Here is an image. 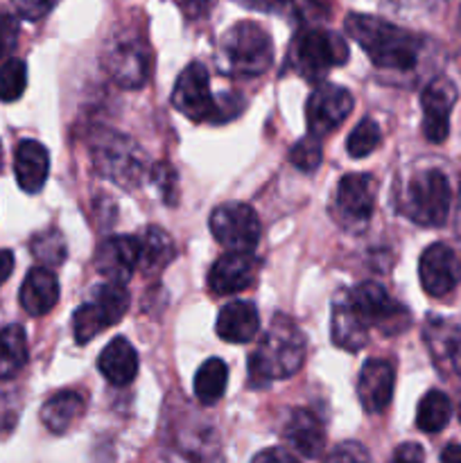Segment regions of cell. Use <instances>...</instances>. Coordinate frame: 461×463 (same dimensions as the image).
<instances>
[{
    "label": "cell",
    "mask_w": 461,
    "mask_h": 463,
    "mask_svg": "<svg viewBox=\"0 0 461 463\" xmlns=\"http://www.w3.org/2000/svg\"><path fill=\"white\" fill-rule=\"evenodd\" d=\"M86 402L77 392H59L41 407V423L52 434H63L81 419Z\"/></svg>",
    "instance_id": "cell-26"
},
{
    "label": "cell",
    "mask_w": 461,
    "mask_h": 463,
    "mask_svg": "<svg viewBox=\"0 0 461 463\" xmlns=\"http://www.w3.org/2000/svg\"><path fill=\"white\" fill-rule=\"evenodd\" d=\"M211 233L233 253H251L260 240V220L247 203L226 202L211 213Z\"/></svg>",
    "instance_id": "cell-12"
},
{
    "label": "cell",
    "mask_w": 461,
    "mask_h": 463,
    "mask_svg": "<svg viewBox=\"0 0 461 463\" xmlns=\"http://www.w3.org/2000/svg\"><path fill=\"white\" fill-rule=\"evenodd\" d=\"M346 32L360 43L366 57L387 71H411L419 61L420 39L409 30L369 14H348Z\"/></svg>",
    "instance_id": "cell-2"
},
{
    "label": "cell",
    "mask_w": 461,
    "mask_h": 463,
    "mask_svg": "<svg viewBox=\"0 0 461 463\" xmlns=\"http://www.w3.org/2000/svg\"><path fill=\"white\" fill-rule=\"evenodd\" d=\"M348 61V45L334 32L324 27H310L298 32L289 48V66L306 80H319L330 68Z\"/></svg>",
    "instance_id": "cell-6"
},
{
    "label": "cell",
    "mask_w": 461,
    "mask_h": 463,
    "mask_svg": "<svg viewBox=\"0 0 461 463\" xmlns=\"http://www.w3.org/2000/svg\"><path fill=\"white\" fill-rule=\"evenodd\" d=\"M325 463H371L369 452L364 446L355 441H343L339 443L330 455L325 457Z\"/></svg>",
    "instance_id": "cell-35"
},
{
    "label": "cell",
    "mask_w": 461,
    "mask_h": 463,
    "mask_svg": "<svg viewBox=\"0 0 461 463\" xmlns=\"http://www.w3.org/2000/svg\"><path fill=\"white\" fill-rule=\"evenodd\" d=\"M30 251L36 258V262H39V267H45V269H54V267L63 265L68 256L66 240H63V235L57 229L36 233L30 242Z\"/></svg>",
    "instance_id": "cell-31"
},
{
    "label": "cell",
    "mask_w": 461,
    "mask_h": 463,
    "mask_svg": "<svg viewBox=\"0 0 461 463\" xmlns=\"http://www.w3.org/2000/svg\"><path fill=\"white\" fill-rule=\"evenodd\" d=\"M353 111V95L343 86L321 84L307 98L306 120L307 131L315 138H324L337 129Z\"/></svg>",
    "instance_id": "cell-13"
},
{
    "label": "cell",
    "mask_w": 461,
    "mask_h": 463,
    "mask_svg": "<svg viewBox=\"0 0 461 463\" xmlns=\"http://www.w3.org/2000/svg\"><path fill=\"white\" fill-rule=\"evenodd\" d=\"M450 398L443 392H438V389H432V392H428L420 398L419 410H416V425H419L420 432L438 434L450 423Z\"/></svg>",
    "instance_id": "cell-30"
},
{
    "label": "cell",
    "mask_w": 461,
    "mask_h": 463,
    "mask_svg": "<svg viewBox=\"0 0 461 463\" xmlns=\"http://www.w3.org/2000/svg\"><path fill=\"white\" fill-rule=\"evenodd\" d=\"M140 265L138 235H113L95 251V267L108 283L125 285Z\"/></svg>",
    "instance_id": "cell-16"
},
{
    "label": "cell",
    "mask_w": 461,
    "mask_h": 463,
    "mask_svg": "<svg viewBox=\"0 0 461 463\" xmlns=\"http://www.w3.org/2000/svg\"><path fill=\"white\" fill-rule=\"evenodd\" d=\"M27 86V66L23 59H7L0 66V99L16 102Z\"/></svg>",
    "instance_id": "cell-33"
},
{
    "label": "cell",
    "mask_w": 461,
    "mask_h": 463,
    "mask_svg": "<svg viewBox=\"0 0 461 463\" xmlns=\"http://www.w3.org/2000/svg\"><path fill=\"white\" fill-rule=\"evenodd\" d=\"M54 3L57 0H12L16 14L25 18V21H39V18H43L54 7Z\"/></svg>",
    "instance_id": "cell-37"
},
{
    "label": "cell",
    "mask_w": 461,
    "mask_h": 463,
    "mask_svg": "<svg viewBox=\"0 0 461 463\" xmlns=\"http://www.w3.org/2000/svg\"><path fill=\"white\" fill-rule=\"evenodd\" d=\"M258 260L253 253H233L226 251L224 256L212 262L208 271V289L220 297L242 292L256 280Z\"/></svg>",
    "instance_id": "cell-17"
},
{
    "label": "cell",
    "mask_w": 461,
    "mask_h": 463,
    "mask_svg": "<svg viewBox=\"0 0 461 463\" xmlns=\"http://www.w3.org/2000/svg\"><path fill=\"white\" fill-rule=\"evenodd\" d=\"M14 172L16 181L25 193L34 194L48 181L50 154L39 140H21L14 152Z\"/></svg>",
    "instance_id": "cell-22"
},
{
    "label": "cell",
    "mask_w": 461,
    "mask_h": 463,
    "mask_svg": "<svg viewBox=\"0 0 461 463\" xmlns=\"http://www.w3.org/2000/svg\"><path fill=\"white\" fill-rule=\"evenodd\" d=\"M396 371L389 360H366L357 378V396L369 414H382L393 398Z\"/></svg>",
    "instance_id": "cell-18"
},
{
    "label": "cell",
    "mask_w": 461,
    "mask_h": 463,
    "mask_svg": "<svg viewBox=\"0 0 461 463\" xmlns=\"http://www.w3.org/2000/svg\"><path fill=\"white\" fill-rule=\"evenodd\" d=\"M27 364V337L21 326L0 328V380L16 378Z\"/></svg>",
    "instance_id": "cell-28"
},
{
    "label": "cell",
    "mask_w": 461,
    "mask_h": 463,
    "mask_svg": "<svg viewBox=\"0 0 461 463\" xmlns=\"http://www.w3.org/2000/svg\"><path fill=\"white\" fill-rule=\"evenodd\" d=\"M211 3L212 0H181V5H183L190 14H194V16H199V14L206 12L208 5Z\"/></svg>",
    "instance_id": "cell-42"
},
{
    "label": "cell",
    "mask_w": 461,
    "mask_h": 463,
    "mask_svg": "<svg viewBox=\"0 0 461 463\" xmlns=\"http://www.w3.org/2000/svg\"><path fill=\"white\" fill-rule=\"evenodd\" d=\"M170 463H224L220 439L211 428H190L174 434L167 448Z\"/></svg>",
    "instance_id": "cell-19"
},
{
    "label": "cell",
    "mask_w": 461,
    "mask_h": 463,
    "mask_svg": "<svg viewBox=\"0 0 461 463\" xmlns=\"http://www.w3.org/2000/svg\"><path fill=\"white\" fill-rule=\"evenodd\" d=\"M14 271V253L9 249H0V285L12 276Z\"/></svg>",
    "instance_id": "cell-40"
},
{
    "label": "cell",
    "mask_w": 461,
    "mask_h": 463,
    "mask_svg": "<svg viewBox=\"0 0 461 463\" xmlns=\"http://www.w3.org/2000/svg\"><path fill=\"white\" fill-rule=\"evenodd\" d=\"M260 317L253 303L230 301L217 315V335L230 344H249L258 335Z\"/></svg>",
    "instance_id": "cell-24"
},
{
    "label": "cell",
    "mask_w": 461,
    "mask_h": 463,
    "mask_svg": "<svg viewBox=\"0 0 461 463\" xmlns=\"http://www.w3.org/2000/svg\"><path fill=\"white\" fill-rule=\"evenodd\" d=\"M226 383H229V366L220 357H208L202 366H199L197 375H194V396L202 405H215L226 392Z\"/></svg>",
    "instance_id": "cell-29"
},
{
    "label": "cell",
    "mask_w": 461,
    "mask_h": 463,
    "mask_svg": "<svg viewBox=\"0 0 461 463\" xmlns=\"http://www.w3.org/2000/svg\"><path fill=\"white\" fill-rule=\"evenodd\" d=\"M450 181L437 167L416 170L398 190V208L419 226H443L450 215Z\"/></svg>",
    "instance_id": "cell-4"
},
{
    "label": "cell",
    "mask_w": 461,
    "mask_h": 463,
    "mask_svg": "<svg viewBox=\"0 0 461 463\" xmlns=\"http://www.w3.org/2000/svg\"><path fill=\"white\" fill-rule=\"evenodd\" d=\"M456 215H459V224H456V229H459V238H461V193H459V213H456Z\"/></svg>",
    "instance_id": "cell-43"
},
{
    "label": "cell",
    "mask_w": 461,
    "mask_h": 463,
    "mask_svg": "<svg viewBox=\"0 0 461 463\" xmlns=\"http://www.w3.org/2000/svg\"><path fill=\"white\" fill-rule=\"evenodd\" d=\"M321 156H324V149H321L319 138L315 136H306V138L298 140L296 145L289 152V158H292L294 167L303 172H315L319 167Z\"/></svg>",
    "instance_id": "cell-34"
},
{
    "label": "cell",
    "mask_w": 461,
    "mask_h": 463,
    "mask_svg": "<svg viewBox=\"0 0 461 463\" xmlns=\"http://www.w3.org/2000/svg\"><path fill=\"white\" fill-rule=\"evenodd\" d=\"M456 86L447 77H437L420 93L423 107V136L434 145H441L450 134V113L456 104Z\"/></svg>",
    "instance_id": "cell-14"
},
{
    "label": "cell",
    "mask_w": 461,
    "mask_h": 463,
    "mask_svg": "<svg viewBox=\"0 0 461 463\" xmlns=\"http://www.w3.org/2000/svg\"><path fill=\"white\" fill-rule=\"evenodd\" d=\"M420 285L434 298L447 297L461 280V262L455 249L443 242L429 244L419 262Z\"/></svg>",
    "instance_id": "cell-15"
},
{
    "label": "cell",
    "mask_w": 461,
    "mask_h": 463,
    "mask_svg": "<svg viewBox=\"0 0 461 463\" xmlns=\"http://www.w3.org/2000/svg\"><path fill=\"white\" fill-rule=\"evenodd\" d=\"M283 437L298 455L316 459L325 448V432L321 420L310 410H292L285 420Z\"/></svg>",
    "instance_id": "cell-21"
},
{
    "label": "cell",
    "mask_w": 461,
    "mask_h": 463,
    "mask_svg": "<svg viewBox=\"0 0 461 463\" xmlns=\"http://www.w3.org/2000/svg\"><path fill=\"white\" fill-rule=\"evenodd\" d=\"M102 63L118 86L134 90L149 80L152 50L140 34H116L104 48Z\"/></svg>",
    "instance_id": "cell-8"
},
{
    "label": "cell",
    "mask_w": 461,
    "mask_h": 463,
    "mask_svg": "<svg viewBox=\"0 0 461 463\" xmlns=\"http://www.w3.org/2000/svg\"><path fill=\"white\" fill-rule=\"evenodd\" d=\"M172 107L193 122H221L224 111L211 93V80L203 63L193 61L181 71L172 90Z\"/></svg>",
    "instance_id": "cell-10"
},
{
    "label": "cell",
    "mask_w": 461,
    "mask_h": 463,
    "mask_svg": "<svg viewBox=\"0 0 461 463\" xmlns=\"http://www.w3.org/2000/svg\"><path fill=\"white\" fill-rule=\"evenodd\" d=\"M306 360V339L289 317L276 315L249 357V384L262 389L274 380L292 378Z\"/></svg>",
    "instance_id": "cell-1"
},
{
    "label": "cell",
    "mask_w": 461,
    "mask_h": 463,
    "mask_svg": "<svg viewBox=\"0 0 461 463\" xmlns=\"http://www.w3.org/2000/svg\"><path fill=\"white\" fill-rule=\"evenodd\" d=\"M441 463H461V446L459 443H450L443 448Z\"/></svg>",
    "instance_id": "cell-41"
},
{
    "label": "cell",
    "mask_w": 461,
    "mask_h": 463,
    "mask_svg": "<svg viewBox=\"0 0 461 463\" xmlns=\"http://www.w3.org/2000/svg\"><path fill=\"white\" fill-rule=\"evenodd\" d=\"M18 298H21L23 310L30 317L48 315L59 301V280L54 271L45 267H34L27 271Z\"/></svg>",
    "instance_id": "cell-23"
},
{
    "label": "cell",
    "mask_w": 461,
    "mask_h": 463,
    "mask_svg": "<svg viewBox=\"0 0 461 463\" xmlns=\"http://www.w3.org/2000/svg\"><path fill=\"white\" fill-rule=\"evenodd\" d=\"M251 463H298V459L283 448H269V450L258 452Z\"/></svg>",
    "instance_id": "cell-39"
},
{
    "label": "cell",
    "mask_w": 461,
    "mask_h": 463,
    "mask_svg": "<svg viewBox=\"0 0 461 463\" xmlns=\"http://www.w3.org/2000/svg\"><path fill=\"white\" fill-rule=\"evenodd\" d=\"M425 452L419 443H402L396 448L391 461L389 463H423Z\"/></svg>",
    "instance_id": "cell-38"
},
{
    "label": "cell",
    "mask_w": 461,
    "mask_h": 463,
    "mask_svg": "<svg viewBox=\"0 0 461 463\" xmlns=\"http://www.w3.org/2000/svg\"><path fill=\"white\" fill-rule=\"evenodd\" d=\"M459 419H461V410H459Z\"/></svg>",
    "instance_id": "cell-45"
},
{
    "label": "cell",
    "mask_w": 461,
    "mask_h": 463,
    "mask_svg": "<svg viewBox=\"0 0 461 463\" xmlns=\"http://www.w3.org/2000/svg\"><path fill=\"white\" fill-rule=\"evenodd\" d=\"M0 158H3V149H0Z\"/></svg>",
    "instance_id": "cell-44"
},
{
    "label": "cell",
    "mask_w": 461,
    "mask_h": 463,
    "mask_svg": "<svg viewBox=\"0 0 461 463\" xmlns=\"http://www.w3.org/2000/svg\"><path fill=\"white\" fill-rule=\"evenodd\" d=\"M90 158L98 175L125 190H134L147 176V156L129 138L113 129H98L90 136Z\"/></svg>",
    "instance_id": "cell-3"
},
{
    "label": "cell",
    "mask_w": 461,
    "mask_h": 463,
    "mask_svg": "<svg viewBox=\"0 0 461 463\" xmlns=\"http://www.w3.org/2000/svg\"><path fill=\"white\" fill-rule=\"evenodd\" d=\"M375 194L378 184L371 175L342 176L330 203L334 222L348 233H362L373 217Z\"/></svg>",
    "instance_id": "cell-9"
},
{
    "label": "cell",
    "mask_w": 461,
    "mask_h": 463,
    "mask_svg": "<svg viewBox=\"0 0 461 463\" xmlns=\"http://www.w3.org/2000/svg\"><path fill=\"white\" fill-rule=\"evenodd\" d=\"M380 140H382V131H380L378 122H375L373 118H364V120L348 134L346 149L353 158H364L380 147Z\"/></svg>",
    "instance_id": "cell-32"
},
{
    "label": "cell",
    "mask_w": 461,
    "mask_h": 463,
    "mask_svg": "<svg viewBox=\"0 0 461 463\" xmlns=\"http://www.w3.org/2000/svg\"><path fill=\"white\" fill-rule=\"evenodd\" d=\"M330 333L334 346L343 351L357 353L369 342V326L360 319L348 298V289H339L333 298V315H330Z\"/></svg>",
    "instance_id": "cell-20"
},
{
    "label": "cell",
    "mask_w": 461,
    "mask_h": 463,
    "mask_svg": "<svg viewBox=\"0 0 461 463\" xmlns=\"http://www.w3.org/2000/svg\"><path fill=\"white\" fill-rule=\"evenodd\" d=\"M98 369L113 387H125L138 373V353L125 337H116L99 353Z\"/></svg>",
    "instance_id": "cell-25"
},
{
    "label": "cell",
    "mask_w": 461,
    "mask_h": 463,
    "mask_svg": "<svg viewBox=\"0 0 461 463\" xmlns=\"http://www.w3.org/2000/svg\"><path fill=\"white\" fill-rule=\"evenodd\" d=\"M129 307V292L125 285L104 283L93 292L90 301L81 303L72 315V333L77 344H89L102 330L116 326Z\"/></svg>",
    "instance_id": "cell-7"
},
{
    "label": "cell",
    "mask_w": 461,
    "mask_h": 463,
    "mask_svg": "<svg viewBox=\"0 0 461 463\" xmlns=\"http://www.w3.org/2000/svg\"><path fill=\"white\" fill-rule=\"evenodd\" d=\"M18 21L12 14H0V59L9 57L16 48Z\"/></svg>",
    "instance_id": "cell-36"
},
{
    "label": "cell",
    "mask_w": 461,
    "mask_h": 463,
    "mask_svg": "<svg viewBox=\"0 0 461 463\" xmlns=\"http://www.w3.org/2000/svg\"><path fill=\"white\" fill-rule=\"evenodd\" d=\"M274 59L269 32L253 21H240L220 41V68L233 77L262 75Z\"/></svg>",
    "instance_id": "cell-5"
},
{
    "label": "cell",
    "mask_w": 461,
    "mask_h": 463,
    "mask_svg": "<svg viewBox=\"0 0 461 463\" xmlns=\"http://www.w3.org/2000/svg\"><path fill=\"white\" fill-rule=\"evenodd\" d=\"M140 242V269L147 274H156L163 271V267L174 258V242L170 235L158 226H147L143 233L138 235Z\"/></svg>",
    "instance_id": "cell-27"
},
{
    "label": "cell",
    "mask_w": 461,
    "mask_h": 463,
    "mask_svg": "<svg viewBox=\"0 0 461 463\" xmlns=\"http://www.w3.org/2000/svg\"><path fill=\"white\" fill-rule=\"evenodd\" d=\"M348 298L369 330L375 326L384 335H400L409 326V312L375 280L348 289Z\"/></svg>",
    "instance_id": "cell-11"
}]
</instances>
